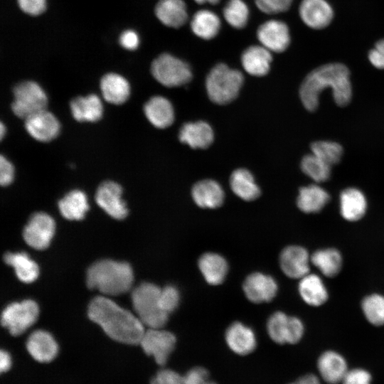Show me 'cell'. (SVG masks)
I'll use <instances>...</instances> for the list:
<instances>
[{"label":"cell","mask_w":384,"mask_h":384,"mask_svg":"<svg viewBox=\"0 0 384 384\" xmlns=\"http://www.w3.org/2000/svg\"><path fill=\"white\" fill-rule=\"evenodd\" d=\"M87 315L117 343L139 346L146 330L137 316L106 297H95L88 306Z\"/></svg>","instance_id":"1"},{"label":"cell","mask_w":384,"mask_h":384,"mask_svg":"<svg viewBox=\"0 0 384 384\" xmlns=\"http://www.w3.org/2000/svg\"><path fill=\"white\" fill-rule=\"evenodd\" d=\"M330 88L334 102L341 107L347 105L352 97L350 72L343 64L332 63L322 65L310 72L304 79L299 96L304 107L316 110L323 90Z\"/></svg>","instance_id":"2"},{"label":"cell","mask_w":384,"mask_h":384,"mask_svg":"<svg viewBox=\"0 0 384 384\" xmlns=\"http://www.w3.org/2000/svg\"><path fill=\"white\" fill-rule=\"evenodd\" d=\"M133 271L129 263L102 260L87 272V285L105 295L116 296L128 292L133 283Z\"/></svg>","instance_id":"3"},{"label":"cell","mask_w":384,"mask_h":384,"mask_svg":"<svg viewBox=\"0 0 384 384\" xmlns=\"http://www.w3.org/2000/svg\"><path fill=\"white\" fill-rule=\"evenodd\" d=\"M161 288L154 284L144 282L132 292V301L137 317L148 329L163 328L169 318L160 305Z\"/></svg>","instance_id":"4"},{"label":"cell","mask_w":384,"mask_h":384,"mask_svg":"<svg viewBox=\"0 0 384 384\" xmlns=\"http://www.w3.org/2000/svg\"><path fill=\"white\" fill-rule=\"evenodd\" d=\"M244 77L238 70L224 63L214 66L208 73L206 87L209 98L215 103L224 105L233 101L238 95Z\"/></svg>","instance_id":"5"},{"label":"cell","mask_w":384,"mask_h":384,"mask_svg":"<svg viewBox=\"0 0 384 384\" xmlns=\"http://www.w3.org/2000/svg\"><path fill=\"white\" fill-rule=\"evenodd\" d=\"M13 93L11 110L19 118L26 119L46 108L47 95L36 82H21L14 87Z\"/></svg>","instance_id":"6"},{"label":"cell","mask_w":384,"mask_h":384,"mask_svg":"<svg viewBox=\"0 0 384 384\" xmlns=\"http://www.w3.org/2000/svg\"><path fill=\"white\" fill-rule=\"evenodd\" d=\"M151 71L159 83L169 87L185 85L192 78L189 65L169 53L161 54L154 59Z\"/></svg>","instance_id":"7"},{"label":"cell","mask_w":384,"mask_h":384,"mask_svg":"<svg viewBox=\"0 0 384 384\" xmlns=\"http://www.w3.org/2000/svg\"><path fill=\"white\" fill-rule=\"evenodd\" d=\"M38 314V304L33 300L14 302L2 311L1 324L11 336L18 337L36 321Z\"/></svg>","instance_id":"8"},{"label":"cell","mask_w":384,"mask_h":384,"mask_svg":"<svg viewBox=\"0 0 384 384\" xmlns=\"http://www.w3.org/2000/svg\"><path fill=\"white\" fill-rule=\"evenodd\" d=\"M176 338L171 332L161 329H148L139 346L147 357L159 366L165 367L171 353L175 348Z\"/></svg>","instance_id":"9"},{"label":"cell","mask_w":384,"mask_h":384,"mask_svg":"<svg viewBox=\"0 0 384 384\" xmlns=\"http://www.w3.org/2000/svg\"><path fill=\"white\" fill-rule=\"evenodd\" d=\"M267 329L270 338L278 344H295L302 339L304 332L301 319L282 311H276L270 316Z\"/></svg>","instance_id":"10"},{"label":"cell","mask_w":384,"mask_h":384,"mask_svg":"<svg viewBox=\"0 0 384 384\" xmlns=\"http://www.w3.org/2000/svg\"><path fill=\"white\" fill-rule=\"evenodd\" d=\"M55 232V222L48 214L38 212L33 214L23 231L25 242L36 250H44L50 244Z\"/></svg>","instance_id":"11"},{"label":"cell","mask_w":384,"mask_h":384,"mask_svg":"<svg viewBox=\"0 0 384 384\" xmlns=\"http://www.w3.org/2000/svg\"><path fill=\"white\" fill-rule=\"evenodd\" d=\"M24 346L31 358L42 364L55 361L60 351V346L55 337L43 329L32 331L27 337Z\"/></svg>","instance_id":"12"},{"label":"cell","mask_w":384,"mask_h":384,"mask_svg":"<svg viewBox=\"0 0 384 384\" xmlns=\"http://www.w3.org/2000/svg\"><path fill=\"white\" fill-rule=\"evenodd\" d=\"M257 38L260 45L274 53L284 51L291 41L288 26L285 22L277 19L262 23L257 28Z\"/></svg>","instance_id":"13"},{"label":"cell","mask_w":384,"mask_h":384,"mask_svg":"<svg viewBox=\"0 0 384 384\" xmlns=\"http://www.w3.org/2000/svg\"><path fill=\"white\" fill-rule=\"evenodd\" d=\"M122 186L112 181L102 182L95 193V201L111 217L121 220L127 217L128 209L122 198Z\"/></svg>","instance_id":"14"},{"label":"cell","mask_w":384,"mask_h":384,"mask_svg":"<svg viewBox=\"0 0 384 384\" xmlns=\"http://www.w3.org/2000/svg\"><path fill=\"white\" fill-rule=\"evenodd\" d=\"M311 255L299 245L286 247L280 253L279 265L283 273L289 278L300 279L310 273Z\"/></svg>","instance_id":"15"},{"label":"cell","mask_w":384,"mask_h":384,"mask_svg":"<svg viewBox=\"0 0 384 384\" xmlns=\"http://www.w3.org/2000/svg\"><path fill=\"white\" fill-rule=\"evenodd\" d=\"M242 287L246 297L256 304L270 302L278 290L275 279L261 272H254L248 275Z\"/></svg>","instance_id":"16"},{"label":"cell","mask_w":384,"mask_h":384,"mask_svg":"<svg viewBox=\"0 0 384 384\" xmlns=\"http://www.w3.org/2000/svg\"><path fill=\"white\" fill-rule=\"evenodd\" d=\"M299 14L304 23L313 29L326 28L334 18L333 8L326 0H302Z\"/></svg>","instance_id":"17"},{"label":"cell","mask_w":384,"mask_h":384,"mask_svg":"<svg viewBox=\"0 0 384 384\" xmlns=\"http://www.w3.org/2000/svg\"><path fill=\"white\" fill-rule=\"evenodd\" d=\"M25 128L36 140L48 142L57 137L60 126L55 115L44 110L26 119Z\"/></svg>","instance_id":"18"},{"label":"cell","mask_w":384,"mask_h":384,"mask_svg":"<svg viewBox=\"0 0 384 384\" xmlns=\"http://www.w3.org/2000/svg\"><path fill=\"white\" fill-rule=\"evenodd\" d=\"M225 338L230 349L241 356L252 353L257 346L252 329L240 322L232 324L226 330Z\"/></svg>","instance_id":"19"},{"label":"cell","mask_w":384,"mask_h":384,"mask_svg":"<svg viewBox=\"0 0 384 384\" xmlns=\"http://www.w3.org/2000/svg\"><path fill=\"white\" fill-rule=\"evenodd\" d=\"M317 368L322 379L329 384L341 382L348 370L344 358L334 351H325L319 356Z\"/></svg>","instance_id":"20"},{"label":"cell","mask_w":384,"mask_h":384,"mask_svg":"<svg viewBox=\"0 0 384 384\" xmlns=\"http://www.w3.org/2000/svg\"><path fill=\"white\" fill-rule=\"evenodd\" d=\"M367 205L365 195L356 188H347L340 194V213L347 221L356 222L361 220L366 214Z\"/></svg>","instance_id":"21"},{"label":"cell","mask_w":384,"mask_h":384,"mask_svg":"<svg viewBox=\"0 0 384 384\" xmlns=\"http://www.w3.org/2000/svg\"><path fill=\"white\" fill-rule=\"evenodd\" d=\"M272 52L262 45L247 48L241 55V63L245 70L254 76H263L269 72L272 61Z\"/></svg>","instance_id":"22"},{"label":"cell","mask_w":384,"mask_h":384,"mask_svg":"<svg viewBox=\"0 0 384 384\" xmlns=\"http://www.w3.org/2000/svg\"><path fill=\"white\" fill-rule=\"evenodd\" d=\"M70 111L78 122H95L102 118L103 105L100 97L95 94L78 96L70 102Z\"/></svg>","instance_id":"23"},{"label":"cell","mask_w":384,"mask_h":384,"mask_svg":"<svg viewBox=\"0 0 384 384\" xmlns=\"http://www.w3.org/2000/svg\"><path fill=\"white\" fill-rule=\"evenodd\" d=\"M157 18L165 26L178 28L188 20V11L183 0H159L155 7Z\"/></svg>","instance_id":"24"},{"label":"cell","mask_w":384,"mask_h":384,"mask_svg":"<svg viewBox=\"0 0 384 384\" xmlns=\"http://www.w3.org/2000/svg\"><path fill=\"white\" fill-rule=\"evenodd\" d=\"M179 139L193 149H206L213 141L210 126L203 121L184 124L180 129Z\"/></svg>","instance_id":"25"},{"label":"cell","mask_w":384,"mask_h":384,"mask_svg":"<svg viewBox=\"0 0 384 384\" xmlns=\"http://www.w3.org/2000/svg\"><path fill=\"white\" fill-rule=\"evenodd\" d=\"M298 291L302 300L311 306H321L329 298L328 290L323 280L313 273H309L299 279Z\"/></svg>","instance_id":"26"},{"label":"cell","mask_w":384,"mask_h":384,"mask_svg":"<svg viewBox=\"0 0 384 384\" xmlns=\"http://www.w3.org/2000/svg\"><path fill=\"white\" fill-rule=\"evenodd\" d=\"M144 112L151 124L159 129L169 127L174 120L172 105L162 96L150 98L144 106Z\"/></svg>","instance_id":"27"},{"label":"cell","mask_w":384,"mask_h":384,"mask_svg":"<svg viewBox=\"0 0 384 384\" xmlns=\"http://www.w3.org/2000/svg\"><path fill=\"white\" fill-rule=\"evenodd\" d=\"M192 197L196 204L201 208H216L223 204L224 192L218 182L203 180L193 186Z\"/></svg>","instance_id":"28"},{"label":"cell","mask_w":384,"mask_h":384,"mask_svg":"<svg viewBox=\"0 0 384 384\" xmlns=\"http://www.w3.org/2000/svg\"><path fill=\"white\" fill-rule=\"evenodd\" d=\"M100 90L104 99L114 105L124 103L130 95L128 81L117 73H107L100 80Z\"/></svg>","instance_id":"29"},{"label":"cell","mask_w":384,"mask_h":384,"mask_svg":"<svg viewBox=\"0 0 384 384\" xmlns=\"http://www.w3.org/2000/svg\"><path fill=\"white\" fill-rule=\"evenodd\" d=\"M330 199L329 193L317 184L302 187L297 196V204L305 213L320 212Z\"/></svg>","instance_id":"30"},{"label":"cell","mask_w":384,"mask_h":384,"mask_svg":"<svg viewBox=\"0 0 384 384\" xmlns=\"http://www.w3.org/2000/svg\"><path fill=\"white\" fill-rule=\"evenodd\" d=\"M198 267L206 281L212 285L221 284L228 273V264L225 258L214 252H207L201 255L198 260Z\"/></svg>","instance_id":"31"},{"label":"cell","mask_w":384,"mask_h":384,"mask_svg":"<svg viewBox=\"0 0 384 384\" xmlns=\"http://www.w3.org/2000/svg\"><path fill=\"white\" fill-rule=\"evenodd\" d=\"M190 26L196 36L204 40H210L218 35L221 22L219 16L213 11L201 9L194 14Z\"/></svg>","instance_id":"32"},{"label":"cell","mask_w":384,"mask_h":384,"mask_svg":"<svg viewBox=\"0 0 384 384\" xmlns=\"http://www.w3.org/2000/svg\"><path fill=\"white\" fill-rule=\"evenodd\" d=\"M311 263L325 277H334L342 268L343 259L336 248L319 249L311 255Z\"/></svg>","instance_id":"33"},{"label":"cell","mask_w":384,"mask_h":384,"mask_svg":"<svg viewBox=\"0 0 384 384\" xmlns=\"http://www.w3.org/2000/svg\"><path fill=\"white\" fill-rule=\"evenodd\" d=\"M58 208L66 219L81 220L89 209L86 194L80 190H73L59 201Z\"/></svg>","instance_id":"34"},{"label":"cell","mask_w":384,"mask_h":384,"mask_svg":"<svg viewBox=\"0 0 384 384\" xmlns=\"http://www.w3.org/2000/svg\"><path fill=\"white\" fill-rule=\"evenodd\" d=\"M232 191L245 201H253L260 195V190L255 183L251 173L244 169L233 172L230 180Z\"/></svg>","instance_id":"35"},{"label":"cell","mask_w":384,"mask_h":384,"mask_svg":"<svg viewBox=\"0 0 384 384\" xmlns=\"http://www.w3.org/2000/svg\"><path fill=\"white\" fill-rule=\"evenodd\" d=\"M4 261L14 268L18 278L25 283L33 282L38 276L37 264L25 252H7L4 255Z\"/></svg>","instance_id":"36"},{"label":"cell","mask_w":384,"mask_h":384,"mask_svg":"<svg viewBox=\"0 0 384 384\" xmlns=\"http://www.w3.org/2000/svg\"><path fill=\"white\" fill-rule=\"evenodd\" d=\"M361 309L366 320L372 325H384V295L373 293L361 302Z\"/></svg>","instance_id":"37"},{"label":"cell","mask_w":384,"mask_h":384,"mask_svg":"<svg viewBox=\"0 0 384 384\" xmlns=\"http://www.w3.org/2000/svg\"><path fill=\"white\" fill-rule=\"evenodd\" d=\"M223 13L226 22L234 28H243L248 22L249 8L242 0H229Z\"/></svg>","instance_id":"38"},{"label":"cell","mask_w":384,"mask_h":384,"mask_svg":"<svg viewBox=\"0 0 384 384\" xmlns=\"http://www.w3.org/2000/svg\"><path fill=\"white\" fill-rule=\"evenodd\" d=\"M331 166L313 154H307L301 161L302 171L316 183L327 181L331 175Z\"/></svg>","instance_id":"39"},{"label":"cell","mask_w":384,"mask_h":384,"mask_svg":"<svg viewBox=\"0 0 384 384\" xmlns=\"http://www.w3.org/2000/svg\"><path fill=\"white\" fill-rule=\"evenodd\" d=\"M311 150L313 154L331 166L338 163L343 155L342 146L332 141L314 142L311 145Z\"/></svg>","instance_id":"40"},{"label":"cell","mask_w":384,"mask_h":384,"mask_svg":"<svg viewBox=\"0 0 384 384\" xmlns=\"http://www.w3.org/2000/svg\"><path fill=\"white\" fill-rule=\"evenodd\" d=\"M160 305L167 314L174 311L178 306L180 301V294L178 289L173 285H168L161 288Z\"/></svg>","instance_id":"41"},{"label":"cell","mask_w":384,"mask_h":384,"mask_svg":"<svg viewBox=\"0 0 384 384\" xmlns=\"http://www.w3.org/2000/svg\"><path fill=\"white\" fill-rule=\"evenodd\" d=\"M149 384H184V380L175 370L161 367L151 375Z\"/></svg>","instance_id":"42"},{"label":"cell","mask_w":384,"mask_h":384,"mask_svg":"<svg viewBox=\"0 0 384 384\" xmlns=\"http://www.w3.org/2000/svg\"><path fill=\"white\" fill-rule=\"evenodd\" d=\"M293 0H255L258 9L266 14H276L287 11Z\"/></svg>","instance_id":"43"},{"label":"cell","mask_w":384,"mask_h":384,"mask_svg":"<svg viewBox=\"0 0 384 384\" xmlns=\"http://www.w3.org/2000/svg\"><path fill=\"white\" fill-rule=\"evenodd\" d=\"M184 384H217L210 380L208 371L203 367H194L183 375Z\"/></svg>","instance_id":"44"},{"label":"cell","mask_w":384,"mask_h":384,"mask_svg":"<svg viewBox=\"0 0 384 384\" xmlns=\"http://www.w3.org/2000/svg\"><path fill=\"white\" fill-rule=\"evenodd\" d=\"M343 384H370L371 375L362 368H354L348 370L343 380Z\"/></svg>","instance_id":"45"},{"label":"cell","mask_w":384,"mask_h":384,"mask_svg":"<svg viewBox=\"0 0 384 384\" xmlns=\"http://www.w3.org/2000/svg\"><path fill=\"white\" fill-rule=\"evenodd\" d=\"M20 9L31 16H38L46 9V0H17Z\"/></svg>","instance_id":"46"},{"label":"cell","mask_w":384,"mask_h":384,"mask_svg":"<svg viewBox=\"0 0 384 384\" xmlns=\"http://www.w3.org/2000/svg\"><path fill=\"white\" fill-rule=\"evenodd\" d=\"M370 63L376 68L384 69V39L378 41L368 55Z\"/></svg>","instance_id":"47"},{"label":"cell","mask_w":384,"mask_h":384,"mask_svg":"<svg viewBox=\"0 0 384 384\" xmlns=\"http://www.w3.org/2000/svg\"><path fill=\"white\" fill-rule=\"evenodd\" d=\"M14 177V169L12 164L3 155L0 157V183L2 186L11 184Z\"/></svg>","instance_id":"48"},{"label":"cell","mask_w":384,"mask_h":384,"mask_svg":"<svg viewBox=\"0 0 384 384\" xmlns=\"http://www.w3.org/2000/svg\"><path fill=\"white\" fill-rule=\"evenodd\" d=\"M120 45L127 50H135L139 43V38L137 33L132 30H126L119 37Z\"/></svg>","instance_id":"49"},{"label":"cell","mask_w":384,"mask_h":384,"mask_svg":"<svg viewBox=\"0 0 384 384\" xmlns=\"http://www.w3.org/2000/svg\"><path fill=\"white\" fill-rule=\"evenodd\" d=\"M14 358L9 351L2 348L0 350V374L9 372L13 367Z\"/></svg>","instance_id":"50"},{"label":"cell","mask_w":384,"mask_h":384,"mask_svg":"<svg viewBox=\"0 0 384 384\" xmlns=\"http://www.w3.org/2000/svg\"><path fill=\"white\" fill-rule=\"evenodd\" d=\"M289 384H321L318 377L314 374L305 375Z\"/></svg>","instance_id":"51"},{"label":"cell","mask_w":384,"mask_h":384,"mask_svg":"<svg viewBox=\"0 0 384 384\" xmlns=\"http://www.w3.org/2000/svg\"><path fill=\"white\" fill-rule=\"evenodd\" d=\"M197 4H218L220 0H194Z\"/></svg>","instance_id":"52"},{"label":"cell","mask_w":384,"mask_h":384,"mask_svg":"<svg viewBox=\"0 0 384 384\" xmlns=\"http://www.w3.org/2000/svg\"><path fill=\"white\" fill-rule=\"evenodd\" d=\"M0 130L1 139H2L6 133V127L4 126L3 123H1Z\"/></svg>","instance_id":"53"}]
</instances>
